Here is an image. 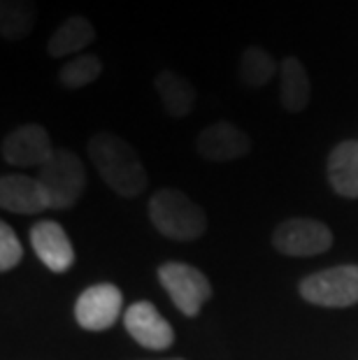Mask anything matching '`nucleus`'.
Returning <instances> with one entry per match:
<instances>
[{
  "mask_svg": "<svg viewBox=\"0 0 358 360\" xmlns=\"http://www.w3.org/2000/svg\"><path fill=\"white\" fill-rule=\"evenodd\" d=\"M21 258H24V247H21L17 233L7 224H0V270H14L21 263Z\"/></svg>",
  "mask_w": 358,
  "mask_h": 360,
  "instance_id": "obj_20",
  "label": "nucleus"
},
{
  "mask_svg": "<svg viewBox=\"0 0 358 360\" xmlns=\"http://www.w3.org/2000/svg\"><path fill=\"white\" fill-rule=\"evenodd\" d=\"M0 207L12 214H37L49 210V198L37 177L3 174V179H0Z\"/></svg>",
  "mask_w": 358,
  "mask_h": 360,
  "instance_id": "obj_12",
  "label": "nucleus"
},
{
  "mask_svg": "<svg viewBox=\"0 0 358 360\" xmlns=\"http://www.w3.org/2000/svg\"><path fill=\"white\" fill-rule=\"evenodd\" d=\"M156 94L161 98L165 112L174 119H184L196 105V89L191 82L172 70H161L154 79Z\"/></svg>",
  "mask_w": 358,
  "mask_h": 360,
  "instance_id": "obj_15",
  "label": "nucleus"
},
{
  "mask_svg": "<svg viewBox=\"0 0 358 360\" xmlns=\"http://www.w3.org/2000/svg\"><path fill=\"white\" fill-rule=\"evenodd\" d=\"M94 37H96V28L87 17H70L49 37L47 53L54 58H65L70 53H77L84 47H89L94 42Z\"/></svg>",
  "mask_w": 358,
  "mask_h": 360,
  "instance_id": "obj_16",
  "label": "nucleus"
},
{
  "mask_svg": "<svg viewBox=\"0 0 358 360\" xmlns=\"http://www.w3.org/2000/svg\"><path fill=\"white\" fill-rule=\"evenodd\" d=\"M272 247L281 256L312 258L333 247L331 228L314 219H286L272 233Z\"/></svg>",
  "mask_w": 358,
  "mask_h": 360,
  "instance_id": "obj_6",
  "label": "nucleus"
},
{
  "mask_svg": "<svg viewBox=\"0 0 358 360\" xmlns=\"http://www.w3.org/2000/svg\"><path fill=\"white\" fill-rule=\"evenodd\" d=\"M30 244H33L37 258L51 272H68L75 263V249L70 237L56 221H37L30 228Z\"/></svg>",
  "mask_w": 358,
  "mask_h": 360,
  "instance_id": "obj_11",
  "label": "nucleus"
},
{
  "mask_svg": "<svg viewBox=\"0 0 358 360\" xmlns=\"http://www.w3.org/2000/svg\"><path fill=\"white\" fill-rule=\"evenodd\" d=\"M158 281L165 288V293L170 295L172 304L184 316H198L203 304L212 297L210 279L198 267L177 263V260H170V263L158 267Z\"/></svg>",
  "mask_w": 358,
  "mask_h": 360,
  "instance_id": "obj_5",
  "label": "nucleus"
},
{
  "mask_svg": "<svg viewBox=\"0 0 358 360\" xmlns=\"http://www.w3.org/2000/svg\"><path fill=\"white\" fill-rule=\"evenodd\" d=\"M275 70H277L275 58H272L265 49L247 47L245 51H242L238 72H240V79H242L245 86H249V89L265 86V84L272 79Z\"/></svg>",
  "mask_w": 358,
  "mask_h": 360,
  "instance_id": "obj_18",
  "label": "nucleus"
},
{
  "mask_svg": "<svg viewBox=\"0 0 358 360\" xmlns=\"http://www.w3.org/2000/svg\"><path fill=\"white\" fill-rule=\"evenodd\" d=\"M161 360H184V358H161Z\"/></svg>",
  "mask_w": 358,
  "mask_h": 360,
  "instance_id": "obj_21",
  "label": "nucleus"
},
{
  "mask_svg": "<svg viewBox=\"0 0 358 360\" xmlns=\"http://www.w3.org/2000/svg\"><path fill=\"white\" fill-rule=\"evenodd\" d=\"M328 181L342 198H358V140H345L328 156Z\"/></svg>",
  "mask_w": 358,
  "mask_h": 360,
  "instance_id": "obj_13",
  "label": "nucleus"
},
{
  "mask_svg": "<svg viewBox=\"0 0 358 360\" xmlns=\"http://www.w3.org/2000/svg\"><path fill=\"white\" fill-rule=\"evenodd\" d=\"M89 158L103 181L121 198H138L147 188V170L131 144L114 133H96L89 140Z\"/></svg>",
  "mask_w": 358,
  "mask_h": 360,
  "instance_id": "obj_1",
  "label": "nucleus"
},
{
  "mask_svg": "<svg viewBox=\"0 0 358 360\" xmlns=\"http://www.w3.org/2000/svg\"><path fill=\"white\" fill-rule=\"evenodd\" d=\"M300 295L317 307L345 309L358 304V265H338L300 281Z\"/></svg>",
  "mask_w": 358,
  "mask_h": 360,
  "instance_id": "obj_4",
  "label": "nucleus"
},
{
  "mask_svg": "<svg viewBox=\"0 0 358 360\" xmlns=\"http://www.w3.org/2000/svg\"><path fill=\"white\" fill-rule=\"evenodd\" d=\"M312 84L307 70L295 56H288L279 65V98L286 112H302L309 103Z\"/></svg>",
  "mask_w": 358,
  "mask_h": 360,
  "instance_id": "obj_14",
  "label": "nucleus"
},
{
  "mask_svg": "<svg viewBox=\"0 0 358 360\" xmlns=\"http://www.w3.org/2000/svg\"><path fill=\"white\" fill-rule=\"evenodd\" d=\"M124 326L128 335L144 349L165 351L172 347L174 330L172 326L158 314V309L147 300L131 304L124 314Z\"/></svg>",
  "mask_w": 358,
  "mask_h": 360,
  "instance_id": "obj_10",
  "label": "nucleus"
},
{
  "mask_svg": "<svg viewBox=\"0 0 358 360\" xmlns=\"http://www.w3.org/2000/svg\"><path fill=\"white\" fill-rule=\"evenodd\" d=\"M103 75V60L91 53L77 56L58 70V79L65 89H84L89 84H94Z\"/></svg>",
  "mask_w": 358,
  "mask_h": 360,
  "instance_id": "obj_19",
  "label": "nucleus"
},
{
  "mask_svg": "<svg viewBox=\"0 0 358 360\" xmlns=\"http://www.w3.org/2000/svg\"><path fill=\"white\" fill-rule=\"evenodd\" d=\"M51 156L49 133L37 124L19 126L3 140V160L14 167H42Z\"/></svg>",
  "mask_w": 358,
  "mask_h": 360,
  "instance_id": "obj_8",
  "label": "nucleus"
},
{
  "mask_svg": "<svg viewBox=\"0 0 358 360\" xmlns=\"http://www.w3.org/2000/svg\"><path fill=\"white\" fill-rule=\"evenodd\" d=\"M37 179L49 198V210H70L87 188L84 163L70 149L54 151V156L40 167Z\"/></svg>",
  "mask_w": 358,
  "mask_h": 360,
  "instance_id": "obj_3",
  "label": "nucleus"
},
{
  "mask_svg": "<svg viewBox=\"0 0 358 360\" xmlns=\"http://www.w3.org/2000/svg\"><path fill=\"white\" fill-rule=\"evenodd\" d=\"M149 219L158 233L174 242H193L207 231V214L179 188H161L149 198Z\"/></svg>",
  "mask_w": 358,
  "mask_h": 360,
  "instance_id": "obj_2",
  "label": "nucleus"
},
{
  "mask_svg": "<svg viewBox=\"0 0 358 360\" xmlns=\"http://www.w3.org/2000/svg\"><path fill=\"white\" fill-rule=\"evenodd\" d=\"M251 149L249 135L231 121H219L200 130L196 140V151L210 163H231L247 156Z\"/></svg>",
  "mask_w": 358,
  "mask_h": 360,
  "instance_id": "obj_9",
  "label": "nucleus"
},
{
  "mask_svg": "<svg viewBox=\"0 0 358 360\" xmlns=\"http://www.w3.org/2000/svg\"><path fill=\"white\" fill-rule=\"evenodd\" d=\"M121 304H124V293L114 283H94L77 297L75 319L84 330H110L121 316Z\"/></svg>",
  "mask_w": 358,
  "mask_h": 360,
  "instance_id": "obj_7",
  "label": "nucleus"
},
{
  "mask_svg": "<svg viewBox=\"0 0 358 360\" xmlns=\"http://www.w3.org/2000/svg\"><path fill=\"white\" fill-rule=\"evenodd\" d=\"M35 0H0V35L7 42H19L33 30Z\"/></svg>",
  "mask_w": 358,
  "mask_h": 360,
  "instance_id": "obj_17",
  "label": "nucleus"
}]
</instances>
